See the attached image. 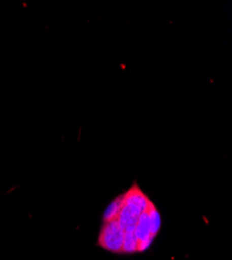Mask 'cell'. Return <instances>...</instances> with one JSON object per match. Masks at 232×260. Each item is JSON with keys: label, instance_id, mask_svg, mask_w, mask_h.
Segmentation results:
<instances>
[{"label": "cell", "instance_id": "1", "mask_svg": "<svg viewBox=\"0 0 232 260\" xmlns=\"http://www.w3.org/2000/svg\"><path fill=\"white\" fill-rule=\"evenodd\" d=\"M160 214L154 204L149 201L138 220L135 236L137 241V253L148 249L160 229Z\"/></svg>", "mask_w": 232, "mask_h": 260}, {"label": "cell", "instance_id": "2", "mask_svg": "<svg viewBox=\"0 0 232 260\" xmlns=\"http://www.w3.org/2000/svg\"><path fill=\"white\" fill-rule=\"evenodd\" d=\"M124 236L125 233L116 219L103 221L97 245L112 253L122 254Z\"/></svg>", "mask_w": 232, "mask_h": 260}]
</instances>
